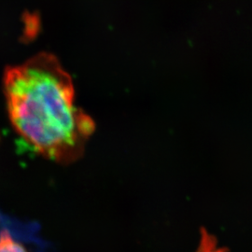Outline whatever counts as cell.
<instances>
[{
	"mask_svg": "<svg viewBox=\"0 0 252 252\" xmlns=\"http://www.w3.org/2000/svg\"><path fill=\"white\" fill-rule=\"evenodd\" d=\"M4 91L9 121L36 153L64 164L81 157L95 126L75 107L72 80L55 56L8 67Z\"/></svg>",
	"mask_w": 252,
	"mask_h": 252,
	"instance_id": "6da1fadb",
	"label": "cell"
},
{
	"mask_svg": "<svg viewBox=\"0 0 252 252\" xmlns=\"http://www.w3.org/2000/svg\"><path fill=\"white\" fill-rule=\"evenodd\" d=\"M0 252H27L24 246L15 241L8 233L0 234Z\"/></svg>",
	"mask_w": 252,
	"mask_h": 252,
	"instance_id": "7a4b0ae2",
	"label": "cell"
}]
</instances>
